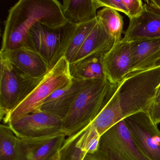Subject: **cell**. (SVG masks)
I'll return each mask as SVG.
<instances>
[{"instance_id": "7402d4cb", "label": "cell", "mask_w": 160, "mask_h": 160, "mask_svg": "<svg viewBox=\"0 0 160 160\" xmlns=\"http://www.w3.org/2000/svg\"><path fill=\"white\" fill-rule=\"evenodd\" d=\"M87 127V126H86ZM86 127L65 139L59 150V160H83L87 154L78 146L77 142Z\"/></svg>"}, {"instance_id": "277c9868", "label": "cell", "mask_w": 160, "mask_h": 160, "mask_svg": "<svg viewBox=\"0 0 160 160\" xmlns=\"http://www.w3.org/2000/svg\"><path fill=\"white\" fill-rule=\"evenodd\" d=\"M76 28L69 22L57 28L38 23L30 30L26 47L39 54L51 70L65 56Z\"/></svg>"}, {"instance_id": "9a60e30c", "label": "cell", "mask_w": 160, "mask_h": 160, "mask_svg": "<svg viewBox=\"0 0 160 160\" xmlns=\"http://www.w3.org/2000/svg\"><path fill=\"white\" fill-rule=\"evenodd\" d=\"M129 43L131 73L154 67L156 62L160 58V38L138 40Z\"/></svg>"}, {"instance_id": "44dd1931", "label": "cell", "mask_w": 160, "mask_h": 160, "mask_svg": "<svg viewBox=\"0 0 160 160\" xmlns=\"http://www.w3.org/2000/svg\"><path fill=\"white\" fill-rule=\"evenodd\" d=\"M18 137L10 126L0 125V160H15Z\"/></svg>"}, {"instance_id": "4dcf8cb0", "label": "cell", "mask_w": 160, "mask_h": 160, "mask_svg": "<svg viewBox=\"0 0 160 160\" xmlns=\"http://www.w3.org/2000/svg\"><path fill=\"white\" fill-rule=\"evenodd\" d=\"M160 66V58L159 59L157 60V61L156 62V63H155V66L154 67H157V66Z\"/></svg>"}, {"instance_id": "f1b7e54d", "label": "cell", "mask_w": 160, "mask_h": 160, "mask_svg": "<svg viewBox=\"0 0 160 160\" xmlns=\"http://www.w3.org/2000/svg\"><path fill=\"white\" fill-rule=\"evenodd\" d=\"M160 100V85L159 86V88H158V90H157V92H156V96H155V99H154V102H157Z\"/></svg>"}, {"instance_id": "d4e9b609", "label": "cell", "mask_w": 160, "mask_h": 160, "mask_svg": "<svg viewBox=\"0 0 160 160\" xmlns=\"http://www.w3.org/2000/svg\"><path fill=\"white\" fill-rule=\"evenodd\" d=\"M98 8L108 7L127 14V10L122 0H96Z\"/></svg>"}, {"instance_id": "3957f363", "label": "cell", "mask_w": 160, "mask_h": 160, "mask_svg": "<svg viewBox=\"0 0 160 160\" xmlns=\"http://www.w3.org/2000/svg\"><path fill=\"white\" fill-rule=\"evenodd\" d=\"M112 85L108 80H92L74 102L62 120V132L69 137L90 124L104 106Z\"/></svg>"}, {"instance_id": "7c38bea8", "label": "cell", "mask_w": 160, "mask_h": 160, "mask_svg": "<svg viewBox=\"0 0 160 160\" xmlns=\"http://www.w3.org/2000/svg\"><path fill=\"white\" fill-rule=\"evenodd\" d=\"M157 38H160V13L145 3L142 13L138 16L130 19L122 41L130 42Z\"/></svg>"}, {"instance_id": "5b68a950", "label": "cell", "mask_w": 160, "mask_h": 160, "mask_svg": "<svg viewBox=\"0 0 160 160\" xmlns=\"http://www.w3.org/2000/svg\"><path fill=\"white\" fill-rule=\"evenodd\" d=\"M0 115L4 119L20 104L43 78H33L17 68L3 52H0Z\"/></svg>"}, {"instance_id": "52a82bcc", "label": "cell", "mask_w": 160, "mask_h": 160, "mask_svg": "<svg viewBox=\"0 0 160 160\" xmlns=\"http://www.w3.org/2000/svg\"><path fill=\"white\" fill-rule=\"evenodd\" d=\"M98 150L110 160H151L137 144L124 120L101 136Z\"/></svg>"}, {"instance_id": "e0dca14e", "label": "cell", "mask_w": 160, "mask_h": 160, "mask_svg": "<svg viewBox=\"0 0 160 160\" xmlns=\"http://www.w3.org/2000/svg\"><path fill=\"white\" fill-rule=\"evenodd\" d=\"M62 5L68 22L75 26L97 17L98 7L96 0H64Z\"/></svg>"}, {"instance_id": "484cf974", "label": "cell", "mask_w": 160, "mask_h": 160, "mask_svg": "<svg viewBox=\"0 0 160 160\" xmlns=\"http://www.w3.org/2000/svg\"><path fill=\"white\" fill-rule=\"evenodd\" d=\"M149 114L155 123L157 124L160 123V100L153 102Z\"/></svg>"}, {"instance_id": "5bb4252c", "label": "cell", "mask_w": 160, "mask_h": 160, "mask_svg": "<svg viewBox=\"0 0 160 160\" xmlns=\"http://www.w3.org/2000/svg\"><path fill=\"white\" fill-rule=\"evenodd\" d=\"M2 52L17 68L32 78H43L50 71L43 58L28 48L22 47Z\"/></svg>"}, {"instance_id": "9c48e42d", "label": "cell", "mask_w": 160, "mask_h": 160, "mask_svg": "<svg viewBox=\"0 0 160 160\" xmlns=\"http://www.w3.org/2000/svg\"><path fill=\"white\" fill-rule=\"evenodd\" d=\"M124 121L144 154L150 160H160V131L149 113L139 112Z\"/></svg>"}, {"instance_id": "2e32d148", "label": "cell", "mask_w": 160, "mask_h": 160, "mask_svg": "<svg viewBox=\"0 0 160 160\" xmlns=\"http://www.w3.org/2000/svg\"><path fill=\"white\" fill-rule=\"evenodd\" d=\"M114 44V39L106 32L102 24L97 19L96 25L71 64L90 57L104 55L108 52Z\"/></svg>"}, {"instance_id": "8992f818", "label": "cell", "mask_w": 160, "mask_h": 160, "mask_svg": "<svg viewBox=\"0 0 160 160\" xmlns=\"http://www.w3.org/2000/svg\"><path fill=\"white\" fill-rule=\"evenodd\" d=\"M70 63L65 57L43 78L30 94L3 120L4 123L41 110V107L54 92L71 83Z\"/></svg>"}, {"instance_id": "4316f807", "label": "cell", "mask_w": 160, "mask_h": 160, "mask_svg": "<svg viewBox=\"0 0 160 160\" xmlns=\"http://www.w3.org/2000/svg\"><path fill=\"white\" fill-rule=\"evenodd\" d=\"M83 160H110L103 152L98 150L92 153H87Z\"/></svg>"}, {"instance_id": "6da1fadb", "label": "cell", "mask_w": 160, "mask_h": 160, "mask_svg": "<svg viewBox=\"0 0 160 160\" xmlns=\"http://www.w3.org/2000/svg\"><path fill=\"white\" fill-rule=\"evenodd\" d=\"M67 23L58 1L20 0L9 10L1 51L26 47L30 30L36 24L57 28Z\"/></svg>"}, {"instance_id": "d6986e66", "label": "cell", "mask_w": 160, "mask_h": 160, "mask_svg": "<svg viewBox=\"0 0 160 160\" xmlns=\"http://www.w3.org/2000/svg\"><path fill=\"white\" fill-rule=\"evenodd\" d=\"M97 18L106 32L114 39L115 43L122 40L123 19L118 11L104 7L97 12Z\"/></svg>"}, {"instance_id": "ac0fdd59", "label": "cell", "mask_w": 160, "mask_h": 160, "mask_svg": "<svg viewBox=\"0 0 160 160\" xmlns=\"http://www.w3.org/2000/svg\"><path fill=\"white\" fill-rule=\"evenodd\" d=\"M104 55L90 57L70 64V72L72 78L83 80H107L103 66Z\"/></svg>"}, {"instance_id": "83f0119b", "label": "cell", "mask_w": 160, "mask_h": 160, "mask_svg": "<svg viewBox=\"0 0 160 160\" xmlns=\"http://www.w3.org/2000/svg\"><path fill=\"white\" fill-rule=\"evenodd\" d=\"M145 2L148 6L160 13V0H146Z\"/></svg>"}, {"instance_id": "cb8c5ba5", "label": "cell", "mask_w": 160, "mask_h": 160, "mask_svg": "<svg viewBox=\"0 0 160 160\" xmlns=\"http://www.w3.org/2000/svg\"><path fill=\"white\" fill-rule=\"evenodd\" d=\"M130 19L138 16L143 12L144 4L141 0H122Z\"/></svg>"}, {"instance_id": "ffe728a7", "label": "cell", "mask_w": 160, "mask_h": 160, "mask_svg": "<svg viewBox=\"0 0 160 160\" xmlns=\"http://www.w3.org/2000/svg\"><path fill=\"white\" fill-rule=\"evenodd\" d=\"M97 22V18L77 25L74 34L65 53V57L71 64L78 50Z\"/></svg>"}, {"instance_id": "7a4b0ae2", "label": "cell", "mask_w": 160, "mask_h": 160, "mask_svg": "<svg viewBox=\"0 0 160 160\" xmlns=\"http://www.w3.org/2000/svg\"><path fill=\"white\" fill-rule=\"evenodd\" d=\"M160 85V66L131 73L114 86L122 119L139 112L149 113Z\"/></svg>"}, {"instance_id": "4fadbf2b", "label": "cell", "mask_w": 160, "mask_h": 160, "mask_svg": "<svg viewBox=\"0 0 160 160\" xmlns=\"http://www.w3.org/2000/svg\"><path fill=\"white\" fill-rule=\"evenodd\" d=\"M92 80L72 78L71 83L54 92L45 101L40 110L54 114L63 120L81 91Z\"/></svg>"}, {"instance_id": "ba28073f", "label": "cell", "mask_w": 160, "mask_h": 160, "mask_svg": "<svg viewBox=\"0 0 160 160\" xmlns=\"http://www.w3.org/2000/svg\"><path fill=\"white\" fill-rule=\"evenodd\" d=\"M8 123L19 138H45L63 134L62 120L42 110L24 115Z\"/></svg>"}, {"instance_id": "30bf717a", "label": "cell", "mask_w": 160, "mask_h": 160, "mask_svg": "<svg viewBox=\"0 0 160 160\" xmlns=\"http://www.w3.org/2000/svg\"><path fill=\"white\" fill-rule=\"evenodd\" d=\"M64 134L41 138H18L15 160H49L65 141Z\"/></svg>"}, {"instance_id": "f546056e", "label": "cell", "mask_w": 160, "mask_h": 160, "mask_svg": "<svg viewBox=\"0 0 160 160\" xmlns=\"http://www.w3.org/2000/svg\"><path fill=\"white\" fill-rule=\"evenodd\" d=\"M49 160H59V151L58 152H56Z\"/></svg>"}, {"instance_id": "8fae6325", "label": "cell", "mask_w": 160, "mask_h": 160, "mask_svg": "<svg viewBox=\"0 0 160 160\" xmlns=\"http://www.w3.org/2000/svg\"><path fill=\"white\" fill-rule=\"evenodd\" d=\"M102 63L106 77L113 85H117L131 73L130 43L122 40L103 56Z\"/></svg>"}, {"instance_id": "603a6c76", "label": "cell", "mask_w": 160, "mask_h": 160, "mask_svg": "<svg viewBox=\"0 0 160 160\" xmlns=\"http://www.w3.org/2000/svg\"><path fill=\"white\" fill-rule=\"evenodd\" d=\"M101 136L91 122L78 138V146L87 153H94L99 150Z\"/></svg>"}]
</instances>
